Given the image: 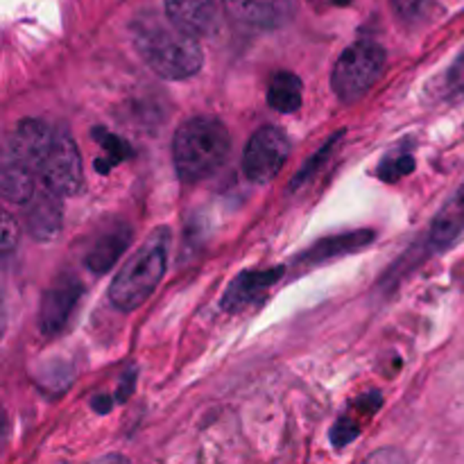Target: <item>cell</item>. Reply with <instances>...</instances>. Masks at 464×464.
<instances>
[{
    "label": "cell",
    "mask_w": 464,
    "mask_h": 464,
    "mask_svg": "<svg viewBox=\"0 0 464 464\" xmlns=\"http://www.w3.org/2000/svg\"><path fill=\"white\" fill-rule=\"evenodd\" d=\"M170 231L159 227L150 234L143 247L136 249L109 285V302L122 313L143 306L166 275Z\"/></svg>",
    "instance_id": "obj_3"
},
{
    "label": "cell",
    "mask_w": 464,
    "mask_h": 464,
    "mask_svg": "<svg viewBox=\"0 0 464 464\" xmlns=\"http://www.w3.org/2000/svg\"><path fill=\"white\" fill-rule=\"evenodd\" d=\"M134 45L143 62L163 80H188L204 63L199 36L188 34L175 23L143 18L131 27Z\"/></svg>",
    "instance_id": "obj_1"
},
{
    "label": "cell",
    "mask_w": 464,
    "mask_h": 464,
    "mask_svg": "<svg viewBox=\"0 0 464 464\" xmlns=\"http://www.w3.org/2000/svg\"><path fill=\"white\" fill-rule=\"evenodd\" d=\"M374 238H376L374 231H353V234L334 236V238H326L322 240V243H317L315 247H311V252L304 254L302 261L311 263V266H317V263L329 261V258L358 252V249L367 247Z\"/></svg>",
    "instance_id": "obj_14"
},
{
    "label": "cell",
    "mask_w": 464,
    "mask_h": 464,
    "mask_svg": "<svg viewBox=\"0 0 464 464\" xmlns=\"http://www.w3.org/2000/svg\"><path fill=\"white\" fill-rule=\"evenodd\" d=\"M91 406H93L95 412H100V415H104V412L111 411L113 399L109 397V394H98V397H95L93 401H91Z\"/></svg>",
    "instance_id": "obj_26"
},
{
    "label": "cell",
    "mask_w": 464,
    "mask_h": 464,
    "mask_svg": "<svg viewBox=\"0 0 464 464\" xmlns=\"http://www.w3.org/2000/svg\"><path fill=\"white\" fill-rule=\"evenodd\" d=\"M39 179L45 188L54 190L62 198L80 193L82 188V157L66 127H54L53 143L41 163Z\"/></svg>",
    "instance_id": "obj_5"
},
{
    "label": "cell",
    "mask_w": 464,
    "mask_h": 464,
    "mask_svg": "<svg viewBox=\"0 0 464 464\" xmlns=\"http://www.w3.org/2000/svg\"><path fill=\"white\" fill-rule=\"evenodd\" d=\"M361 435V424L358 421H352L349 417H343V420L335 421V426L331 429V442L335 447H344V444L353 442V440Z\"/></svg>",
    "instance_id": "obj_21"
},
{
    "label": "cell",
    "mask_w": 464,
    "mask_h": 464,
    "mask_svg": "<svg viewBox=\"0 0 464 464\" xmlns=\"http://www.w3.org/2000/svg\"><path fill=\"white\" fill-rule=\"evenodd\" d=\"M93 136H95V140H98L100 148L104 150V161L102 159H100V161H95V170L102 172V175H107V172L111 170L116 163L125 161V159L131 154L130 145H127L122 139H118L116 134H111V131L93 130Z\"/></svg>",
    "instance_id": "obj_18"
},
{
    "label": "cell",
    "mask_w": 464,
    "mask_h": 464,
    "mask_svg": "<svg viewBox=\"0 0 464 464\" xmlns=\"http://www.w3.org/2000/svg\"><path fill=\"white\" fill-rule=\"evenodd\" d=\"M288 154L290 143L285 131L272 125L261 127L258 131H254L247 148H245L243 172L254 184H266V181L275 179L279 175Z\"/></svg>",
    "instance_id": "obj_6"
},
{
    "label": "cell",
    "mask_w": 464,
    "mask_h": 464,
    "mask_svg": "<svg viewBox=\"0 0 464 464\" xmlns=\"http://www.w3.org/2000/svg\"><path fill=\"white\" fill-rule=\"evenodd\" d=\"M304 86L295 72L279 71L267 86V102L279 113H295L302 107Z\"/></svg>",
    "instance_id": "obj_15"
},
{
    "label": "cell",
    "mask_w": 464,
    "mask_h": 464,
    "mask_svg": "<svg viewBox=\"0 0 464 464\" xmlns=\"http://www.w3.org/2000/svg\"><path fill=\"white\" fill-rule=\"evenodd\" d=\"M464 236V184L449 199L430 225V245L438 249L449 247Z\"/></svg>",
    "instance_id": "obj_13"
},
{
    "label": "cell",
    "mask_w": 464,
    "mask_h": 464,
    "mask_svg": "<svg viewBox=\"0 0 464 464\" xmlns=\"http://www.w3.org/2000/svg\"><path fill=\"white\" fill-rule=\"evenodd\" d=\"M14 240H16V227H14L12 216H9V213H5L3 216V240H0V245H3L5 252H12Z\"/></svg>",
    "instance_id": "obj_24"
},
{
    "label": "cell",
    "mask_w": 464,
    "mask_h": 464,
    "mask_svg": "<svg viewBox=\"0 0 464 464\" xmlns=\"http://www.w3.org/2000/svg\"><path fill=\"white\" fill-rule=\"evenodd\" d=\"M338 139H340V134H335V136H334V139H331V140H329V143H326V145H324V148H322V150H320V152H317V154H315V157H313V159H311V161H308V163H306V166H304V168H302V170H299V172H297V177H295V181H293V188H297V186H299V184H304V181H306V179H308V177H311V175H313V172H315V168H317V166H320V163H322V161H324V159H329L331 150H334V148H335V143H338Z\"/></svg>",
    "instance_id": "obj_22"
},
{
    "label": "cell",
    "mask_w": 464,
    "mask_h": 464,
    "mask_svg": "<svg viewBox=\"0 0 464 464\" xmlns=\"http://www.w3.org/2000/svg\"><path fill=\"white\" fill-rule=\"evenodd\" d=\"M222 5L234 21L252 27L272 25L279 14V0H222Z\"/></svg>",
    "instance_id": "obj_16"
},
{
    "label": "cell",
    "mask_w": 464,
    "mask_h": 464,
    "mask_svg": "<svg viewBox=\"0 0 464 464\" xmlns=\"http://www.w3.org/2000/svg\"><path fill=\"white\" fill-rule=\"evenodd\" d=\"M281 275H284V267L261 272H243L227 288L225 297H222V308L229 313L240 311L247 304H252L254 299L261 297L267 288H272L281 279Z\"/></svg>",
    "instance_id": "obj_11"
},
{
    "label": "cell",
    "mask_w": 464,
    "mask_h": 464,
    "mask_svg": "<svg viewBox=\"0 0 464 464\" xmlns=\"http://www.w3.org/2000/svg\"><path fill=\"white\" fill-rule=\"evenodd\" d=\"M231 150V136L225 122L213 116L188 118L172 140V159L179 179H207L225 166Z\"/></svg>",
    "instance_id": "obj_2"
},
{
    "label": "cell",
    "mask_w": 464,
    "mask_h": 464,
    "mask_svg": "<svg viewBox=\"0 0 464 464\" xmlns=\"http://www.w3.org/2000/svg\"><path fill=\"white\" fill-rule=\"evenodd\" d=\"M447 91L451 100H464V50L447 72Z\"/></svg>",
    "instance_id": "obj_20"
},
{
    "label": "cell",
    "mask_w": 464,
    "mask_h": 464,
    "mask_svg": "<svg viewBox=\"0 0 464 464\" xmlns=\"http://www.w3.org/2000/svg\"><path fill=\"white\" fill-rule=\"evenodd\" d=\"M134 381H136L134 370L125 372V376H122V381H121V388H118L116 401H125V399L130 397V394H131V388H134Z\"/></svg>",
    "instance_id": "obj_25"
},
{
    "label": "cell",
    "mask_w": 464,
    "mask_h": 464,
    "mask_svg": "<svg viewBox=\"0 0 464 464\" xmlns=\"http://www.w3.org/2000/svg\"><path fill=\"white\" fill-rule=\"evenodd\" d=\"M62 195L39 184L36 193L27 202L25 213V222L32 238L39 240V243H50V240L57 238L59 231H62Z\"/></svg>",
    "instance_id": "obj_9"
},
{
    "label": "cell",
    "mask_w": 464,
    "mask_h": 464,
    "mask_svg": "<svg viewBox=\"0 0 464 464\" xmlns=\"http://www.w3.org/2000/svg\"><path fill=\"white\" fill-rule=\"evenodd\" d=\"M53 134L54 130L45 125V122L25 118V121L18 122L16 130L9 136L7 157L5 159L27 168V170L39 177L41 163H44L50 143H53Z\"/></svg>",
    "instance_id": "obj_8"
},
{
    "label": "cell",
    "mask_w": 464,
    "mask_h": 464,
    "mask_svg": "<svg viewBox=\"0 0 464 464\" xmlns=\"http://www.w3.org/2000/svg\"><path fill=\"white\" fill-rule=\"evenodd\" d=\"M412 168H415V159L408 152L390 154V157H385V161L379 166V177L383 181H397L399 177L411 175Z\"/></svg>",
    "instance_id": "obj_19"
},
{
    "label": "cell",
    "mask_w": 464,
    "mask_h": 464,
    "mask_svg": "<svg viewBox=\"0 0 464 464\" xmlns=\"http://www.w3.org/2000/svg\"><path fill=\"white\" fill-rule=\"evenodd\" d=\"M36 175L18 163L5 159L3 166V198L12 204H27L36 193Z\"/></svg>",
    "instance_id": "obj_17"
},
{
    "label": "cell",
    "mask_w": 464,
    "mask_h": 464,
    "mask_svg": "<svg viewBox=\"0 0 464 464\" xmlns=\"http://www.w3.org/2000/svg\"><path fill=\"white\" fill-rule=\"evenodd\" d=\"M385 66V48L372 39H361L349 45L338 57L331 75L335 95L352 104L365 98L376 84Z\"/></svg>",
    "instance_id": "obj_4"
},
{
    "label": "cell",
    "mask_w": 464,
    "mask_h": 464,
    "mask_svg": "<svg viewBox=\"0 0 464 464\" xmlns=\"http://www.w3.org/2000/svg\"><path fill=\"white\" fill-rule=\"evenodd\" d=\"M82 295H84V285L72 276H63L57 279L48 290L44 293L39 308V329L41 334L54 338V335L63 334L71 324V317L75 313L77 304H80Z\"/></svg>",
    "instance_id": "obj_7"
},
{
    "label": "cell",
    "mask_w": 464,
    "mask_h": 464,
    "mask_svg": "<svg viewBox=\"0 0 464 464\" xmlns=\"http://www.w3.org/2000/svg\"><path fill=\"white\" fill-rule=\"evenodd\" d=\"M394 12L399 14L406 21H412V18L420 16L421 7H424V0H392Z\"/></svg>",
    "instance_id": "obj_23"
},
{
    "label": "cell",
    "mask_w": 464,
    "mask_h": 464,
    "mask_svg": "<svg viewBox=\"0 0 464 464\" xmlns=\"http://www.w3.org/2000/svg\"><path fill=\"white\" fill-rule=\"evenodd\" d=\"M166 16L193 36L211 34L218 21L216 0H166Z\"/></svg>",
    "instance_id": "obj_10"
},
{
    "label": "cell",
    "mask_w": 464,
    "mask_h": 464,
    "mask_svg": "<svg viewBox=\"0 0 464 464\" xmlns=\"http://www.w3.org/2000/svg\"><path fill=\"white\" fill-rule=\"evenodd\" d=\"M334 3L335 5H349V3H352V0H334Z\"/></svg>",
    "instance_id": "obj_27"
},
{
    "label": "cell",
    "mask_w": 464,
    "mask_h": 464,
    "mask_svg": "<svg viewBox=\"0 0 464 464\" xmlns=\"http://www.w3.org/2000/svg\"><path fill=\"white\" fill-rule=\"evenodd\" d=\"M131 231L127 225H111L95 238L91 249L86 252V267L95 275H104L118 263V258L130 247Z\"/></svg>",
    "instance_id": "obj_12"
}]
</instances>
